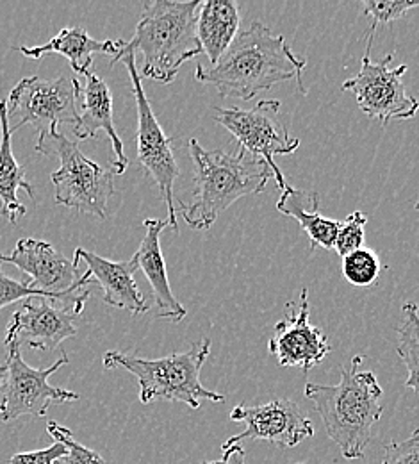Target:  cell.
<instances>
[{
	"instance_id": "obj_1",
	"label": "cell",
	"mask_w": 419,
	"mask_h": 464,
	"mask_svg": "<svg viewBox=\"0 0 419 464\" xmlns=\"http://www.w3.org/2000/svg\"><path fill=\"white\" fill-rule=\"evenodd\" d=\"M307 61L297 56L282 34H275L261 22L241 31L216 64L198 63L196 81L213 84L224 99L252 101L257 93L297 77L299 90L305 93L301 73Z\"/></svg>"
},
{
	"instance_id": "obj_2",
	"label": "cell",
	"mask_w": 419,
	"mask_h": 464,
	"mask_svg": "<svg viewBox=\"0 0 419 464\" xmlns=\"http://www.w3.org/2000/svg\"><path fill=\"white\" fill-rule=\"evenodd\" d=\"M362 359L364 355H354L350 364L341 368V381L334 386H305V399L316 407L329 438L345 459L364 458L384 411V392L371 370H360Z\"/></svg>"
},
{
	"instance_id": "obj_3",
	"label": "cell",
	"mask_w": 419,
	"mask_h": 464,
	"mask_svg": "<svg viewBox=\"0 0 419 464\" xmlns=\"http://www.w3.org/2000/svg\"><path fill=\"white\" fill-rule=\"evenodd\" d=\"M187 149L195 165V195L189 206L180 202V215L195 231L211 229L224 211L243 197L262 193L273 177L262 160L241 147L234 154L205 150L193 138Z\"/></svg>"
},
{
	"instance_id": "obj_4",
	"label": "cell",
	"mask_w": 419,
	"mask_h": 464,
	"mask_svg": "<svg viewBox=\"0 0 419 464\" xmlns=\"http://www.w3.org/2000/svg\"><path fill=\"white\" fill-rule=\"evenodd\" d=\"M200 5V0H148L143 4L134 36L125 42L129 51L143 56L141 77L170 84L186 61L204 54L196 34Z\"/></svg>"
},
{
	"instance_id": "obj_5",
	"label": "cell",
	"mask_w": 419,
	"mask_h": 464,
	"mask_svg": "<svg viewBox=\"0 0 419 464\" xmlns=\"http://www.w3.org/2000/svg\"><path fill=\"white\" fill-rule=\"evenodd\" d=\"M211 353V342L202 340L179 353H170L159 359H141L121 352H108L104 355V368H123L138 379L141 404L154 401L182 402L191 409H198L202 401L225 402L222 393L207 390L200 381V372Z\"/></svg>"
},
{
	"instance_id": "obj_6",
	"label": "cell",
	"mask_w": 419,
	"mask_h": 464,
	"mask_svg": "<svg viewBox=\"0 0 419 464\" xmlns=\"http://www.w3.org/2000/svg\"><path fill=\"white\" fill-rule=\"evenodd\" d=\"M36 152L60 158V170L51 175L56 186V204L100 220L108 217V202L115 195L111 170L86 158L79 145L61 130L38 138Z\"/></svg>"
},
{
	"instance_id": "obj_7",
	"label": "cell",
	"mask_w": 419,
	"mask_h": 464,
	"mask_svg": "<svg viewBox=\"0 0 419 464\" xmlns=\"http://www.w3.org/2000/svg\"><path fill=\"white\" fill-rule=\"evenodd\" d=\"M123 63L127 66L132 93L136 99V111H138V161L143 167L145 174L148 175L159 188V193L168 209V226L172 231L179 232L177 226V213H176V197L174 186L180 175L179 165L176 161L172 150V138H168L154 115V110L147 99V93L141 86V75L138 72L136 54L129 51L123 44L117 58H113L111 64Z\"/></svg>"
},
{
	"instance_id": "obj_8",
	"label": "cell",
	"mask_w": 419,
	"mask_h": 464,
	"mask_svg": "<svg viewBox=\"0 0 419 464\" xmlns=\"http://www.w3.org/2000/svg\"><path fill=\"white\" fill-rule=\"evenodd\" d=\"M82 86L75 77L58 79L25 77L9 93L7 118L14 134L24 125H33L38 138L60 129L61 123L75 125L79 121V104Z\"/></svg>"
},
{
	"instance_id": "obj_9",
	"label": "cell",
	"mask_w": 419,
	"mask_h": 464,
	"mask_svg": "<svg viewBox=\"0 0 419 464\" xmlns=\"http://www.w3.org/2000/svg\"><path fill=\"white\" fill-rule=\"evenodd\" d=\"M281 101H259L252 110L214 108V121L224 125L240 143L241 149L262 160L273 172L277 186L284 191L288 182L275 156H290L300 147L299 138H293L282 120Z\"/></svg>"
},
{
	"instance_id": "obj_10",
	"label": "cell",
	"mask_w": 419,
	"mask_h": 464,
	"mask_svg": "<svg viewBox=\"0 0 419 464\" xmlns=\"http://www.w3.org/2000/svg\"><path fill=\"white\" fill-rule=\"evenodd\" d=\"M375 31L367 36L366 53L362 58L359 73L343 82L345 92H352L357 99L360 110L378 120L382 125L389 121L411 120L418 113L419 101L404 86V75L407 64L391 68L393 54H387L380 61H371Z\"/></svg>"
},
{
	"instance_id": "obj_11",
	"label": "cell",
	"mask_w": 419,
	"mask_h": 464,
	"mask_svg": "<svg viewBox=\"0 0 419 464\" xmlns=\"http://www.w3.org/2000/svg\"><path fill=\"white\" fill-rule=\"evenodd\" d=\"M90 291L81 290L66 298H25L13 313L5 329V345L18 343L36 350H54L77 334L75 320L82 314Z\"/></svg>"
},
{
	"instance_id": "obj_12",
	"label": "cell",
	"mask_w": 419,
	"mask_h": 464,
	"mask_svg": "<svg viewBox=\"0 0 419 464\" xmlns=\"http://www.w3.org/2000/svg\"><path fill=\"white\" fill-rule=\"evenodd\" d=\"M70 362L66 352L49 368L29 366L18 343L7 345V393L5 407L0 414L2 421H13L20 416H45L52 404L79 401V395L49 384V377Z\"/></svg>"
},
{
	"instance_id": "obj_13",
	"label": "cell",
	"mask_w": 419,
	"mask_h": 464,
	"mask_svg": "<svg viewBox=\"0 0 419 464\" xmlns=\"http://www.w3.org/2000/svg\"><path fill=\"white\" fill-rule=\"evenodd\" d=\"M231 420L244 423L246 429L229 438L222 450L244 441H268L281 449H295L303 440L314 436L312 421L288 399H275L261 406L241 404L231 411Z\"/></svg>"
},
{
	"instance_id": "obj_14",
	"label": "cell",
	"mask_w": 419,
	"mask_h": 464,
	"mask_svg": "<svg viewBox=\"0 0 419 464\" xmlns=\"http://www.w3.org/2000/svg\"><path fill=\"white\" fill-rule=\"evenodd\" d=\"M2 263L14 265L31 277L29 286L33 290L54 298H66L93 281L88 272H81L73 259H66L51 243L34 237H24L11 254H0Z\"/></svg>"
},
{
	"instance_id": "obj_15",
	"label": "cell",
	"mask_w": 419,
	"mask_h": 464,
	"mask_svg": "<svg viewBox=\"0 0 419 464\" xmlns=\"http://www.w3.org/2000/svg\"><path fill=\"white\" fill-rule=\"evenodd\" d=\"M309 291H300V309L295 313L293 302L290 304L291 314L275 325V336L270 340L268 350L279 361L281 366L300 368L309 373L318 366L329 353V338L309 324Z\"/></svg>"
},
{
	"instance_id": "obj_16",
	"label": "cell",
	"mask_w": 419,
	"mask_h": 464,
	"mask_svg": "<svg viewBox=\"0 0 419 464\" xmlns=\"http://www.w3.org/2000/svg\"><path fill=\"white\" fill-rule=\"evenodd\" d=\"M75 265H84L93 281H97L104 290V302L111 307L125 309L132 314H143L150 309L148 302L138 288L134 274L139 270L136 257L127 261H110L97 256L95 252L77 248L73 254Z\"/></svg>"
},
{
	"instance_id": "obj_17",
	"label": "cell",
	"mask_w": 419,
	"mask_h": 464,
	"mask_svg": "<svg viewBox=\"0 0 419 464\" xmlns=\"http://www.w3.org/2000/svg\"><path fill=\"white\" fill-rule=\"evenodd\" d=\"M104 130L110 136L115 160L111 161V172L115 175L125 174L129 161L123 152L121 138L113 123V95L108 82L90 72L86 75V86L82 88L79 121L73 125V134L79 140H90Z\"/></svg>"
},
{
	"instance_id": "obj_18",
	"label": "cell",
	"mask_w": 419,
	"mask_h": 464,
	"mask_svg": "<svg viewBox=\"0 0 419 464\" xmlns=\"http://www.w3.org/2000/svg\"><path fill=\"white\" fill-rule=\"evenodd\" d=\"M145 236L141 239V245L138 252L134 254L139 270H143L145 277L150 283L154 302L157 307V316L167 318L174 324H179L187 311L176 298L167 272V263L161 250V234L168 229V220H157V218H147L143 222Z\"/></svg>"
},
{
	"instance_id": "obj_19",
	"label": "cell",
	"mask_w": 419,
	"mask_h": 464,
	"mask_svg": "<svg viewBox=\"0 0 419 464\" xmlns=\"http://www.w3.org/2000/svg\"><path fill=\"white\" fill-rule=\"evenodd\" d=\"M123 40H104L99 42L91 38L82 27H64L58 36L38 47H18L16 51L25 58L42 59L47 54H60L68 59L73 72L88 75L91 72L93 54L119 56L123 47Z\"/></svg>"
},
{
	"instance_id": "obj_20",
	"label": "cell",
	"mask_w": 419,
	"mask_h": 464,
	"mask_svg": "<svg viewBox=\"0 0 419 464\" xmlns=\"http://www.w3.org/2000/svg\"><path fill=\"white\" fill-rule=\"evenodd\" d=\"M240 4L234 0H207L198 11L196 34L209 64H216L229 51L240 29Z\"/></svg>"
},
{
	"instance_id": "obj_21",
	"label": "cell",
	"mask_w": 419,
	"mask_h": 464,
	"mask_svg": "<svg viewBox=\"0 0 419 464\" xmlns=\"http://www.w3.org/2000/svg\"><path fill=\"white\" fill-rule=\"evenodd\" d=\"M318 206H319V195L316 191L297 189L290 184L282 191L277 202L279 213H282L284 217L295 218L301 231L309 236L310 252H314L318 246L332 250L336 245L339 224H341L338 220L321 217L318 213Z\"/></svg>"
},
{
	"instance_id": "obj_22",
	"label": "cell",
	"mask_w": 419,
	"mask_h": 464,
	"mask_svg": "<svg viewBox=\"0 0 419 464\" xmlns=\"http://www.w3.org/2000/svg\"><path fill=\"white\" fill-rule=\"evenodd\" d=\"M11 127L7 118V101H0V215L11 224L27 215L24 204H20L16 191L24 189L31 198H34V188L25 179V169L16 161L11 149Z\"/></svg>"
},
{
	"instance_id": "obj_23",
	"label": "cell",
	"mask_w": 419,
	"mask_h": 464,
	"mask_svg": "<svg viewBox=\"0 0 419 464\" xmlns=\"http://www.w3.org/2000/svg\"><path fill=\"white\" fill-rule=\"evenodd\" d=\"M404 322L398 329V355L405 364L409 377L405 388L419 395V307L409 300L402 307Z\"/></svg>"
},
{
	"instance_id": "obj_24",
	"label": "cell",
	"mask_w": 419,
	"mask_h": 464,
	"mask_svg": "<svg viewBox=\"0 0 419 464\" xmlns=\"http://www.w3.org/2000/svg\"><path fill=\"white\" fill-rule=\"evenodd\" d=\"M343 277L359 288H369L380 276L378 256L369 248H359L343 257Z\"/></svg>"
},
{
	"instance_id": "obj_25",
	"label": "cell",
	"mask_w": 419,
	"mask_h": 464,
	"mask_svg": "<svg viewBox=\"0 0 419 464\" xmlns=\"http://www.w3.org/2000/svg\"><path fill=\"white\" fill-rule=\"evenodd\" d=\"M47 430L54 441H61L68 450V454L56 464H106V459L99 452L75 441L70 429L62 427L58 421H49Z\"/></svg>"
},
{
	"instance_id": "obj_26",
	"label": "cell",
	"mask_w": 419,
	"mask_h": 464,
	"mask_svg": "<svg viewBox=\"0 0 419 464\" xmlns=\"http://www.w3.org/2000/svg\"><path fill=\"white\" fill-rule=\"evenodd\" d=\"M418 2L413 0H364L362 13L373 18L371 31H376L380 24H391L405 16L411 9H418Z\"/></svg>"
},
{
	"instance_id": "obj_27",
	"label": "cell",
	"mask_w": 419,
	"mask_h": 464,
	"mask_svg": "<svg viewBox=\"0 0 419 464\" xmlns=\"http://www.w3.org/2000/svg\"><path fill=\"white\" fill-rule=\"evenodd\" d=\"M366 224H367V218H366V215L362 211H354L352 215L347 217L345 222L339 224V231H338L334 250L341 257H345V256H348V254L362 248Z\"/></svg>"
},
{
	"instance_id": "obj_28",
	"label": "cell",
	"mask_w": 419,
	"mask_h": 464,
	"mask_svg": "<svg viewBox=\"0 0 419 464\" xmlns=\"http://www.w3.org/2000/svg\"><path fill=\"white\" fill-rule=\"evenodd\" d=\"M86 290V288H84ZM77 293V291H75ZM33 296H43V298H54L47 293L33 290L29 286V281H14L11 277H7L0 266V309H4L5 305H11L18 300H25V298H33ZM61 300V298H56Z\"/></svg>"
},
{
	"instance_id": "obj_29",
	"label": "cell",
	"mask_w": 419,
	"mask_h": 464,
	"mask_svg": "<svg viewBox=\"0 0 419 464\" xmlns=\"http://www.w3.org/2000/svg\"><path fill=\"white\" fill-rule=\"evenodd\" d=\"M384 452L382 464H419V430L402 443H387Z\"/></svg>"
},
{
	"instance_id": "obj_30",
	"label": "cell",
	"mask_w": 419,
	"mask_h": 464,
	"mask_svg": "<svg viewBox=\"0 0 419 464\" xmlns=\"http://www.w3.org/2000/svg\"><path fill=\"white\" fill-rule=\"evenodd\" d=\"M66 454H68L66 447L61 441H54V445L43 450L18 452L9 459V464H56Z\"/></svg>"
},
{
	"instance_id": "obj_31",
	"label": "cell",
	"mask_w": 419,
	"mask_h": 464,
	"mask_svg": "<svg viewBox=\"0 0 419 464\" xmlns=\"http://www.w3.org/2000/svg\"><path fill=\"white\" fill-rule=\"evenodd\" d=\"M204 464H246V452L243 450L241 445L231 447L224 450V458L220 461H211Z\"/></svg>"
},
{
	"instance_id": "obj_32",
	"label": "cell",
	"mask_w": 419,
	"mask_h": 464,
	"mask_svg": "<svg viewBox=\"0 0 419 464\" xmlns=\"http://www.w3.org/2000/svg\"><path fill=\"white\" fill-rule=\"evenodd\" d=\"M5 393H7V366H0V414L5 407Z\"/></svg>"
},
{
	"instance_id": "obj_33",
	"label": "cell",
	"mask_w": 419,
	"mask_h": 464,
	"mask_svg": "<svg viewBox=\"0 0 419 464\" xmlns=\"http://www.w3.org/2000/svg\"><path fill=\"white\" fill-rule=\"evenodd\" d=\"M414 209H416V211H419V200L418 202H416V204H414Z\"/></svg>"
},
{
	"instance_id": "obj_34",
	"label": "cell",
	"mask_w": 419,
	"mask_h": 464,
	"mask_svg": "<svg viewBox=\"0 0 419 464\" xmlns=\"http://www.w3.org/2000/svg\"><path fill=\"white\" fill-rule=\"evenodd\" d=\"M297 464H303V463H297Z\"/></svg>"
}]
</instances>
